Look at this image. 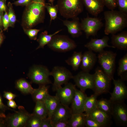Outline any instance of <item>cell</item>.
<instances>
[{
	"instance_id": "obj_1",
	"label": "cell",
	"mask_w": 127,
	"mask_h": 127,
	"mask_svg": "<svg viewBox=\"0 0 127 127\" xmlns=\"http://www.w3.org/2000/svg\"><path fill=\"white\" fill-rule=\"evenodd\" d=\"M46 0H32L26 7L22 16L23 28H32L43 23L45 17Z\"/></svg>"
},
{
	"instance_id": "obj_2",
	"label": "cell",
	"mask_w": 127,
	"mask_h": 127,
	"mask_svg": "<svg viewBox=\"0 0 127 127\" xmlns=\"http://www.w3.org/2000/svg\"><path fill=\"white\" fill-rule=\"evenodd\" d=\"M105 20V34H115L127 26V14L119 11H107L104 13Z\"/></svg>"
},
{
	"instance_id": "obj_3",
	"label": "cell",
	"mask_w": 127,
	"mask_h": 127,
	"mask_svg": "<svg viewBox=\"0 0 127 127\" xmlns=\"http://www.w3.org/2000/svg\"><path fill=\"white\" fill-rule=\"evenodd\" d=\"M57 4L61 15L67 19L77 17L83 10L82 0H58Z\"/></svg>"
},
{
	"instance_id": "obj_4",
	"label": "cell",
	"mask_w": 127,
	"mask_h": 127,
	"mask_svg": "<svg viewBox=\"0 0 127 127\" xmlns=\"http://www.w3.org/2000/svg\"><path fill=\"white\" fill-rule=\"evenodd\" d=\"M47 45L52 50L60 52L71 51L75 49L77 46L75 41L68 36L58 34L53 36Z\"/></svg>"
},
{
	"instance_id": "obj_5",
	"label": "cell",
	"mask_w": 127,
	"mask_h": 127,
	"mask_svg": "<svg viewBox=\"0 0 127 127\" xmlns=\"http://www.w3.org/2000/svg\"><path fill=\"white\" fill-rule=\"evenodd\" d=\"M116 56V53L104 50L99 53L97 56L99 63L102 69L111 80L114 79Z\"/></svg>"
},
{
	"instance_id": "obj_6",
	"label": "cell",
	"mask_w": 127,
	"mask_h": 127,
	"mask_svg": "<svg viewBox=\"0 0 127 127\" xmlns=\"http://www.w3.org/2000/svg\"><path fill=\"white\" fill-rule=\"evenodd\" d=\"M18 109V111L6 116L5 119L6 127H26L31 114L27 111L23 106H19Z\"/></svg>"
},
{
	"instance_id": "obj_7",
	"label": "cell",
	"mask_w": 127,
	"mask_h": 127,
	"mask_svg": "<svg viewBox=\"0 0 127 127\" xmlns=\"http://www.w3.org/2000/svg\"><path fill=\"white\" fill-rule=\"evenodd\" d=\"M93 75L94 93L99 95L109 92L111 81L101 68L98 67Z\"/></svg>"
},
{
	"instance_id": "obj_8",
	"label": "cell",
	"mask_w": 127,
	"mask_h": 127,
	"mask_svg": "<svg viewBox=\"0 0 127 127\" xmlns=\"http://www.w3.org/2000/svg\"><path fill=\"white\" fill-rule=\"evenodd\" d=\"M50 71L46 66L35 65L30 69L28 76L32 83L39 84L47 85L52 84L49 76Z\"/></svg>"
},
{
	"instance_id": "obj_9",
	"label": "cell",
	"mask_w": 127,
	"mask_h": 127,
	"mask_svg": "<svg viewBox=\"0 0 127 127\" xmlns=\"http://www.w3.org/2000/svg\"><path fill=\"white\" fill-rule=\"evenodd\" d=\"M50 75L54 79L52 88L54 91L62 85L68 83L73 76L70 71L66 67L58 66L53 67L50 71Z\"/></svg>"
},
{
	"instance_id": "obj_10",
	"label": "cell",
	"mask_w": 127,
	"mask_h": 127,
	"mask_svg": "<svg viewBox=\"0 0 127 127\" xmlns=\"http://www.w3.org/2000/svg\"><path fill=\"white\" fill-rule=\"evenodd\" d=\"M111 116L117 126H127V106L124 101L112 102Z\"/></svg>"
},
{
	"instance_id": "obj_11",
	"label": "cell",
	"mask_w": 127,
	"mask_h": 127,
	"mask_svg": "<svg viewBox=\"0 0 127 127\" xmlns=\"http://www.w3.org/2000/svg\"><path fill=\"white\" fill-rule=\"evenodd\" d=\"M80 23L82 31L85 33L87 39L91 36L96 35L98 31L103 25L99 19L96 17H90L88 14L87 17L81 20Z\"/></svg>"
},
{
	"instance_id": "obj_12",
	"label": "cell",
	"mask_w": 127,
	"mask_h": 127,
	"mask_svg": "<svg viewBox=\"0 0 127 127\" xmlns=\"http://www.w3.org/2000/svg\"><path fill=\"white\" fill-rule=\"evenodd\" d=\"M75 86V84L68 82L65 84L64 87L61 86L56 90V95L61 103L67 106L71 103L76 89Z\"/></svg>"
},
{
	"instance_id": "obj_13",
	"label": "cell",
	"mask_w": 127,
	"mask_h": 127,
	"mask_svg": "<svg viewBox=\"0 0 127 127\" xmlns=\"http://www.w3.org/2000/svg\"><path fill=\"white\" fill-rule=\"evenodd\" d=\"M72 79L75 85L82 91L84 92L87 89H91L93 91V74H91L89 72L82 71L76 75L73 76Z\"/></svg>"
},
{
	"instance_id": "obj_14",
	"label": "cell",
	"mask_w": 127,
	"mask_h": 127,
	"mask_svg": "<svg viewBox=\"0 0 127 127\" xmlns=\"http://www.w3.org/2000/svg\"><path fill=\"white\" fill-rule=\"evenodd\" d=\"M114 87L110 93V100L112 102L124 101L127 97V88L123 80L121 79L112 80Z\"/></svg>"
},
{
	"instance_id": "obj_15",
	"label": "cell",
	"mask_w": 127,
	"mask_h": 127,
	"mask_svg": "<svg viewBox=\"0 0 127 127\" xmlns=\"http://www.w3.org/2000/svg\"><path fill=\"white\" fill-rule=\"evenodd\" d=\"M87 97L84 92L76 89L71 103L70 108L72 114L81 113L84 112V105Z\"/></svg>"
},
{
	"instance_id": "obj_16",
	"label": "cell",
	"mask_w": 127,
	"mask_h": 127,
	"mask_svg": "<svg viewBox=\"0 0 127 127\" xmlns=\"http://www.w3.org/2000/svg\"><path fill=\"white\" fill-rule=\"evenodd\" d=\"M109 40L108 37L107 36L100 39L92 38L91 40L85 45L84 47L89 50L99 53L103 51L105 47L115 48L113 46L108 45Z\"/></svg>"
},
{
	"instance_id": "obj_17",
	"label": "cell",
	"mask_w": 127,
	"mask_h": 127,
	"mask_svg": "<svg viewBox=\"0 0 127 127\" xmlns=\"http://www.w3.org/2000/svg\"><path fill=\"white\" fill-rule=\"evenodd\" d=\"M97 60L96 54L89 50L82 54L80 68L82 71L89 72L94 66Z\"/></svg>"
},
{
	"instance_id": "obj_18",
	"label": "cell",
	"mask_w": 127,
	"mask_h": 127,
	"mask_svg": "<svg viewBox=\"0 0 127 127\" xmlns=\"http://www.w3.org/2000/svg\"><path fill=\"white\" fill-rule=\"evenodd\" d=\"M72 19L71 21L67 20H63V23L67 27L68 32L72 37H78L82 34L79 19L77 16Z\"/></svg>"
},
{
	"instance_id": "obj_19",
	"label": "cell",
	"mask_w": 127,
	"mask_h": 127,
	"mask_svg": "<svg viewBox=\"0 0 127 127\" xmlns=\"http://www.w3.org/2000/svg\"><path fill=\"white\" fill-rule=\"evenodd\" d=\"M87 115L96 121L101 127H109L112 124L111 116L97 108L89 114Z\"/></svg>"
},
{
	"instance_id": "obj_20",
	"label": "cell",
	"mask_w": 127,
	"mask_h": 127,
	"mask_svg": "<svg viewBox=\"0 0 127 127\" xmlns=\"http://www.w3.org/2000/svg\"><path fill=\"white\" fill-rule=\"evenodd\" d=\"M72 114L68 106L60 103L51 118L52 123L62 120H68Z\"/></svg>"
},
{
	"instance_id": "obj_21",
	"label": "cell",
	"mask_w": 127,
	"mask_h": 127,
	"mask_svg": "<svg viewBox=\"0 0 127 127\" xmlns=\"http://www.w3.org/2000/svg\"><path fill=\"white\" fill-rule=\"evenodd\" d=\"M84 6L88 12L95 16L103 10L105 6L102 0H82Z\"/></svg>"
},
{
	"instance_id": "obj_22",
	"label": "cell",
	"mask_w": 127,
	"mask_h": 127,
	"mask_svg": "<svg viewBox=\"0 0 127 127\" xmlns=\"http://www.w3.org/2000/svg\"><path fill=\"white\" fill-rule=\"evenodd\" d=\"M111 43L115 48L121 50H127V32L123 31L115 35H112Z\"/></svg>"
},
{
	"instance_id": "obj_23",
	"label": "cell",
	"mask_w": 127,
	"mask_h": 127,
	"mask_svg": "<svg viewBox=\"0 0 127 127\" xmlns=\"http://www.w3.org/2000/svg\"><path fill=\"white\" fill-rule=\"evenodd\" d=\"M49 86L45 85H39V87L35 89L31 94L32 99L35 102H44L49 95L48 93Z\"/></svg>"
},
{
	"instance_id": "obj_24",
	"label": "cell",
	"mask_w": 127,
	"mask_h": 127,
	"mask_svg": "<svg viewBox=\"0 0 127 127\" xmlns=\"http://www.w3.org/2000/svg\"><path fill=\"white\" fill-rule=\"evenodd\" d=\"M44 102L48 111V117L51 119L53 114L60 103V102L56 95L53 96L49 95Z\"/></svg>"
},
{
	"instance_id": "obj_25",
	"label": "cell",
	"mask_w": 127,
	"mask_h": 127,
	"mask_svg": "<svg viewBox=\"0 0 127 127\" xmlns=\"http://www.w3.org/2000/svg\"><path fill=\"white\" fill-rule=\"evenodd\" d=\"M15 87L22 93L25 94H32L35 90L31 84L26 79L21 78L17 80Z\"/></svg>"
},
{
	"instance_id": "obj_26",
	"label": "cell",
	"mask_w": 127,
	"mask_h": 127,
	"mask_svg": "<svg viewBox=\"0 0 127 127\" xmlns=\"http://www.w3.org/2000/svg\"><path fill=\"white\" fill-rule=\"evenodd\" d=\"M85 113L72 114L68 119L69 127H83L85 126Z\"/></svg>"
},
{
	"instance_id": "obj_27",
	"label": "cell",
	"mask_w": 127,
	"mask_h": 127,
	"mask_svg": "<svg viewBox=\"0 0 127 127\" xmlns=\"http://www.w3.org/2000/svg\"><path fill=\"white\" fill-rule=\"evenodd\" d=\"M82 54V52L74 51L72 55L66 60L65 62L71 67L73 70L76 71L80 67Z\"/></svg>"
},
{
	"instance_id": "obj_28",
	"label": "cell",
	"mask_w": 127,
	"mask_h": 127,
	"mask_svg": "<svg viewBox=\"0 0 127 127\" xmlns=\"http://www.w3.org/2000/svg\"><path fill=\"white\" fill-rule=\"evenodd\" d=\"M62 31V30H58L52 34H48V32L45 30L40 34L37 41L39 44V45L36 48L37 50L40 48H44V46L47 45L50 41L53 36L58 34Z\"/></svg>"
},
{
	"instance_id": "obj_29",
	"label": "cell",
	"mask_w": 127,
	"mask_h": 127,
	"mask_svg": "<svg viewBox=\"0 0 127 127\" xmlns=\"http://www.w3.org/2000/svg\"><path fill=\"white\" fill-rule=\"evenodd\" d=\"M99 95L94 93L90 96L87 97L84 105L85 113L89 114L97 108V98Z\"/></svg>"
},
{
	"instance_id": "obj_30",
	"label": "cell",
	"mask_w": 127,
	"mask_h": 127,
	"mask_svg": "<svg viewBox=\"0 0 127 127\" xmlns=\"http://www.w3.org/2000/svg\"><path fill=\"white\" fill-rule=\"evenodd\" d=\"M32 113L41 119L47 117L48 111L44 102H37Z\"/></svg>"
},
{
	"instance_id": "obj_31",
	"label": "cell",
	"mask_w": 127,
	"mask_h": 127,
	"mask_svg": "<svg viewBox=\"0 0 127 127\" xmlns=\"http://www.w3.org/2000/svg\"><path fill=\"white\" fill-rule=\"evenodd\" d=\"M112 105V102L110 99L102 98L97 100V108L107 114L111 115Z\"/></svg>"
},
{
	"instance_id": "obj_32",
	"label": "cell",
	"mask_w": 127,
	"mask_h": 127,
	"mask_svg": "<svg viewBox=\"0 0 127 127\" xmlns=\"http://www.w3.org/2000/svg\"><path fill=\"white\" fill-rule=\"evenodd\" d=\"M127 54L126 53L119 60L117 70V74L123 80L127 79Z\"/></svg>"
},
{
	"instance_id": "obj_33",
	"label": "cell",
	"mask_w": 127,
	"mask_h": 127,
	"mask_svg": "<svg viewBox=\"0 0 127 127\" xmlns=\"http://www.w3.org/2000/svg\"><path fill=\"white\" fill-rule=\"evenodd\" d=\"M45 7L50 16V24L52 20H54L57 18L59 12L58 6L56 4L52 6L51 4H46Z\"/></svg>"
},
{
	"instance_id": "obj_34",
	"label": "cell",
	"mask_w": 127,
	"mask_h": 127,
	"mask_svg": "<svg viewBox=\"0 0 127 127\" xmlns=\"http://www.w3.org/2000/svg\"><path fill=\"white\" fill-rule=\"evenodd\" d=\"M41 119L32 114L27 122L26 127H41Z\"/></svg>"
},
{
	"instance_id": "obj_35",
	"label": "cell",
	"mask_w": 127,
	"mask_h": 127,
	"mask_svg": "<svg viewBox=\"0 0 127 127\" xmlns=\"http://www.w3.org/2000/svg\"><path fill=\"white\" fill-rule=\"evenodd\" d=\"M7 6L8 8V15L10 21L9 27L13 28L16 20V16L12 3L10 2H8Z\"/></svg>"
},
{
	"instance_id": "obj_36",
	"label": "cell",
	"mask_w": 127,
	"mask_h": 127,
	"mask_svg": "<svg viewBox=\"0 0 127 127\" xmlns=\"http://www.w3.org/2000/svg\"><path fill=\"white\" fill-rule=\"evenodd\" d=\"M24 32L31 40H36L37 39L38 33L40 30L32 28H23Z\"/></svg>"
},
{
	"instance_id": "obj_37",
	"label": "cell",
	"mask_w": 127,
	"mask_h": 127,
	"mask_svg": "<svg viewBox=\"0 0 127 127\" xmlns=\"http://www.w3.org/2000/svg\"><path fill=\"white\" fill-rule=\"evenodd\" d=\"M85 125L87 127H101L96 121L86 114L85 119Z\"/></svg>"
},
{
	"instance_id": "obj_38",
	"label": "cell",
	"mask_w": 127,
	"mask_h": 127,
	"mask_svg": "<svg viewBox=\"0 0 127 127\" xmlns=\"http://www.w3.org/2000/svg\"><path fill=\"white\" fill-rule=\"evenodd\" d=\"M104 5L110 10H114L117 7V0H102Z\"/></svg>"
},
{
	"instance_id": "obj_39",
	"label": "cell",
	"mask_w": 127,
	"mask_h": 127,
	"mask_svg": "<svg viewBox=\"0 0 127 127\" xmlns=\"http://www.w3.org/2000/svg\"><path fill=\"white\" fill-rule=\"evenodd\" d=\"M119 11L127 14V0H117Z\"/></svg>"
},
{
	"instance_id": "obj_40",
	"label": "cell",
	"mask_w": 127,
	"mask_h": 127,
	"mask_svg": "<svg viewBox=\"0 0 127 127\" xmlns=\"http://www.w3.org/2000/svg\"><path fill=\"white\" fill-rule=\"evenodd\" d=\"M8 12H4L2 19L3 31L7 30L9 27L10 21L8 15Z\"/></svg>"
},
{
	"instance_id": "obj_41",
	"label": "cell",
	"mask_w": 127,
	"mask_h": 127,
	"mask_svg": "<svg viewBox=\"0 0 127 127\" xmlns=\"http://www.w3.org/2000/svg\"><path fill=\"white\" fill-rule=\"evenodd\" d=\"M52 127H69L68 120H62L52 123Z\"/></svg>"
},
{
	"instance_id": "obj_42",
	"label": "cell",
	"mask_w": 127,
	"mask_h": 127,
	"mask_svg": "<svg viewBox=\"0 0 127 127\" xmlns=\"http://www.w3.org/2000/svg\"><path fill=\"white\" fill-rule=\"evenodd\" d=\"M41 127H52L51 119L47 117L42 119Z\"/></svg>"
},
{
	"instance_id": "obj_43",
	"label": "cell",
	"mask_w": 127,
	"mask_h": 127,
	"mask_svg": "<svg viewBox=\"0 0 127 127\" xmlns=\"http://www.w3.org/2000/svg\"><path fill=\"white\" fill-rule=\"evenodd\" d=\"M32 0H18L15 1L13 3L16 6H26Z\"/></svg>"
},
{
	"instance_id": "obj_44",
	"label": "cell",
	"mask_w": 127,
	"mask_h": 127,
	"mask_svg": "<svg viewBox=\"0 0 127 127\" xmlns=\"http://www.w3.org/2000/svg\"><path fill=\"white\" fill-rule=\"evenodd\" d=\"M3 96L4 98L8 100H13L17 96L11 92L4 91Z\"/></svg>"
},
{
	"instance_id": "obj_45",
	"label": "cell",
	"mask_w": 127,
	"mask_h": 127,
	"mask_svg": "<svg viewBox=\"0 0 127 127\" xmlns=\"http://www.w3.org/2000/svg\"><path fill=\"white\" fill-rule=\"evenodd\" d=\"M8 110L14 111H15L4 104L3 102L0 93V111L5 112L6 111Z\"/></svg>"
},
{
	"instance_id": "obj_46",
	"label": "cell",
	"mask_w": 127,
	"mask_h": 127,
	"mask_svg": "<svg viewBox=\"0 0 127 127\" xmlns=\"http://www.w3.org/2000/svg\"><path fill=\"white\" fill-rule=\"evenodd\" d=\"M6 0H0V12H8V8L6 4Z\"/></svg>"
},
{
	"instance_id": "obj_47",
	"label": "cell",
	"mask_w": 127,
	"mask_h": 127,
	"mask_svg": "<svg viewBox=\"0 0 127 127\" xmlns=\"http://www.w3.org/2000/svg\"><path fill=\"white\" fill-rule=\"evenodd\" d=\"M8 106L13 109L16 108L17 106L15 101L13 100H8L7 102Z\"/></svg>"
},
{
	"instance_id": "obj_48",
	"label": "cell",
	"mask_w": 127,
	"mask_h": 127,
	"mask_svg": "<svg viewBox=\"0 0 127 127\" xmlns=\"http://www.w3.org/2000/svg\"><path fill=\"white\" fill-rule=\"evenodd\" d=\"M3 30H0V47L5 38Z\"/></svg>"
},
{
	"instance_id": "obj_49",
	"label": "cell",
	"mask_w": 127,
	"mask_h": 127,
	"mask_svg": "<svg viewBox=\"0 0 127 127\" xmlns=\"http://www.w3.org/2000/svg\"><path fill=\"white\" fill-rule=\"evenodd\" d=\"M4 14V12H0V30H3L2 19Z\"/></svg>"
},
{
	"instance_id": "obj_50",
	"label": "cell",
	"mask_w": 127,
	"mask_h": 127,
	"mask_svg": "<svg viewBox=\"0 0 127 127\" xmlns=\"http://www.w3.org/2000/svg\"><path fill=\"white\" fill-rule=\"evenodd\" d=\"M5 118L0 120V127H6L5 121Z\"/></svg>"
},
{
	"instance_id": "obj_51",
	"label": "cell",
	"mask_w": 127,
	"mask_h": 127,
	"mask_svg": "<svg viewBox=\"0 0 127 127\" xmlns=\"http://www.w3.org/2000/svg\"><path fill=\"white\" fill-rule=\"evenodd\" d=\"M6 116L5 112L0 111V120L5 118Z\"/></svg>"
},
{
	"instance_id": "obj_52",
	"label": "cell",
	"mask_w": 127,
	"mask_h": 127,
	"mask_svg": "<svg viewBox=\"0 0 127 127\" xmlns=\"http://www.w3.org/2000/svg\"><path fill=\"white\" fill-rule=\"evenodd\" d=\"M49 2L51 3V5H54V0H48Z\"/></svg>"
}]
</instances>
